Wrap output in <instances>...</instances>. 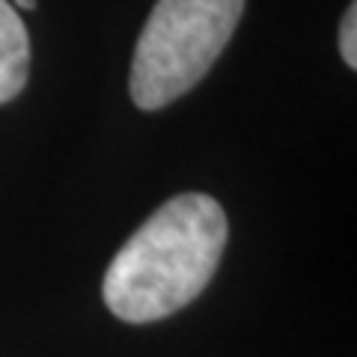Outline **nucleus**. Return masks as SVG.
<instances>
[{
	"instance_id": "nucleus-4",
	"label": "nucleus",
	"mask_w": 357,
	"mask_h": 357,
	"mask_svg": "<svg viewBox=\"0 0 357 357\" xmlns=\"http://www.w3.org/2000/svg\"><path fill=\"white\" fill-rule=\"evenodd\" d=\"M340 54L349 69H357V6L351 3L340 24Z\"/></svg>"
},
{
	"instance_id": "nucleus-5",
	"label": "nucleus",
	"mask_w": 357,
	"mask_h": 357,
	"mask_svg": "<svg viewBox=\"0 0 357 357\" xmlns=\"http://www.w3.org/2000/svg\"><path fill=\"white\" fill-rule=\"evenodd\" d=\"M15 9H21V13H30V9H36L39 0H13Z\"/></svg>"
},
{
	"instance_id": "nucleus-3",
	"label": "nucleus",
	"mask_w": 357,
	"mask_h": 357,
	"mask_svg": "<svg viewBox=\"0 0 357 357\" xmlns=\"http://www.w3.org/2000/svg\"><path fill=\"white\" fill-rule=\"evenodd\" d=\"M30 72V36L18 9L0 0V105L13 102L24 89Z\"/></svg>"
},
{
	"instance_id": "nucleus-2",
	"label": "nucleus",
	"mask_w": 357,
	"mask_h": 357,
	"mask_svg": "<svg viewBox=\"0 0 357 357\" xmlns=\"http://www.w3.org/2000/svg\"><path fill=\"white\" fill-rule=\"evenodd\" d=\"M244 15V0H158L131 57V102L161 110L218 63Z\"/></svg>"
},
{
	"instance_id": "nucleus-1",
	"label": "nucleus",
	"mask_w": 357,
	"mask_h": 357,
	"mask_svg": "<svg viewBox=\"0 0 357 357\" xmlns=\"http://www.w3.org/2000/svg\"><path fill=\"white\" fill-rule=\"evenodd\" d=\"M229 223L218 199L178 194L122 244L105 271L107 310L131 325L158 321L188 307L211 283Z\"/></svg>"
}]
</instances>
